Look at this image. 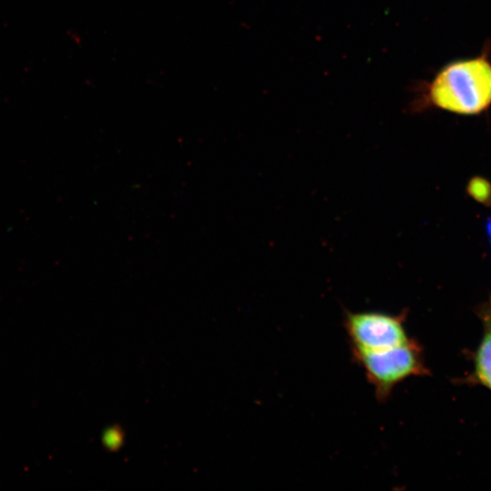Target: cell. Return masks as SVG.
Segmentation results:
<instances>
[{"mask_svg":"<svg viewBox=\"0 0 491 491\" xmlns=\"http://www.w3.org/2000/svg\"><path fill=\"white\" fill-rule=\"evenodd\" d=\"M379 402L386 401L395 386L414 376L427 375L419 345L412 338L400 346L371 352L351 351Z\"/></svg>","mask_w":491,"mask_h":491,"instance_id":"cell-2","label":"cell"},{"mask_svg":"<svg viewBox=\"0 0 491 491\" xmlns=\"http://www.w3.org/2000/svg\"><path fill=\"white\" fill-rule=\"evenodd\" d=\"M484 336L475 357L476 380L491 390V301L482 308Z\"/></svg>","mask_w":491,"mask_h":491,"instance_id":"cell-4","label":"cell"},{"mask_svg":"<svg viewBox=\"0 0 491 491\" xmlns=\"http://www.w3.org/2000/svg\"><path fill=\"white\" fill-rule=\"evenodd\" d=\"M104 442L106 447L114 449L118 447L122 442V436L118 430L112 428L107 431L104 436Z\"/></svg>","mask_w":491,"mask_h":491,"instance_id":"cell-6","label":"cell"},{"mask_svg":"<svg viewBox=\"0 0 491 491\" xmlns=\"http://www.w3.org/2000/svg\"><path fill=\"white\" fill-rule=\"evenodd\" d=\"M468 194L477 202L491 205V184L485 178H472L467 186Z\"/></svg>","mask_w":491,"mask_h":491,"instance_id":"cell-5","label":"cell"},{"mask_svg":"<svg viewBox=\"0 0 491 491\" xmlns=\"http://www.w3.org/2000/svg\"><path fill=\"white\" fill-rule=\"evenodd\" d=\"M406 313L390 315L376 311H344L343 325L351 351L371 352L406 343Z\"/></svg>","mask_w":491,"mask_h":491,"instance_id":"cell-3","label":"cell"},{"mask_svg":"<svg viewBox=\"0 0 491 491\" xmlns=\"http://www.w3.org/2000/svg\"><path fill=\"white\" fill-rule=\"evenodd\" d=\"M411 103L415 111L437 108L461 115H476L491 107L490 47L476 56L456 59L434 76L416 85Z\"/></svg>","mask_w":491,"mask_h":491,"instance_id":"cell-1","label":"cell"},{"mask_svg":"<svg viewBox=\"0 0 491 491\" xmlns=\"http://www.w3.org/2000/svg\"><path fill=\"white\" fill-rule=\"evenodd\" d=\"M486 228L487 235L489 236V238L491 240V217L487 220L486 225Z\"/></svg>","mask_w":491,"mask_h":491,"instance_id":"cell-7","label":"cell"}]
</instances>
